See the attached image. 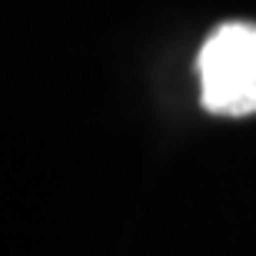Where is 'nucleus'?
Returning <instances> with one entry per match:
<instances>
[{"label":"nucleus","instance_id":"f257e3e1","mask_svg":"<svg viewBox=\"0 0 256 256\" xmlns=\"http://www.w3.org/2000/svg\"><path fill=\"white\" fill-rule=\"evenodd\" d=\"M200 104L213 116L256 114V24L226 20L206 34L196 54Z\"/></svg>","mask_w":256,"mask_h":256}]
</instances>
